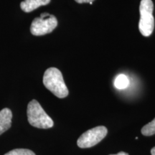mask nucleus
<instances>
[{"instance_id":"nucleus-1","label":"nucleus","mask_w":155,"mask_h":155,"mask_svg":"<svg viewBox=\"0 0 155 155\" xmlns=\"http://www.w3.org/2000/svg\"><path fill=\"white\" fill-rule=\"evenodd\" d=\"M43 84L58 98H63L68 95V89L62 73L56 68H50L46 70L43 75Z\"/></svg>"},{"instance_id":"nucleus-2","label":"nucleus","mask_w":155,"mask_h":155,"mask_svg":"<svg viewBox=\"0 0 155 155\" xmlns=\"http://www.w3.org/2000/svg\"><path fill=\"white\" fill-rule=\"evenodd\" d=\"M28 119L30 124L39 129H50L53 127V119L46 114L38 101L32 100L28 104Z\"/></svg>"},{"instance_id":"nucleus-3","label":"nucleus","mask_w":155,"mask_h":155,"mask_svg":"<svg viewBox=\"0 0 155 155\" xmlns=\"http://www.w3.org/2000/svg\"><path fill=\"white\" fill-rule=\"evenodd\" d=\"M154 4L152 0H141L139 6L140 19L139 30L144 37H149L152 34L154 28V18L153 17Z\"/></svg>"},{"instance_id":"nucleus-4","label":"nucleus","mask_w":155,"mask_h":155,"mask_svg":"<svg viewBox=\"0 0 155 155\" xmlns=\"http://www.w3.org/2000/svg\"><path fill=\"white\" fill-rule=\"evenodd\" d=\"M57 26L58 19L54 15L42 13L40 17H37L32 21L30 32L33 35L41 36L52 32Z\"/></svg>"},{"instance_id":"nucleus-5","label":"nucleus","mask_w":155,"mask_h":155,"mask_svg":"<svg viewBox=\"0 0 155 155\" xmlns=\"http://www.w3.org/2000/svg\"><path fill=\"white\" fill-rule=\"evenodd\" d=\"M107 132V129L104 126H99L89 129L83 133L78 139V146L83 149L94 147L105 138Z\"/></svg>"},{"instance_id":"nucleus-6","label":"nucleus","mask_w":155,"mask_h":155,"mask_svg":"<svg viewBox=\"0 0 155 155\" xmlns=\"http://www.w3.org/2000/svg\"><path fill=\"white\" fill-rule=\"evenodd\" d=\"M12 113L9 108H3L0 111V135L7 131L12 126Z\"/></svg>"},{"instance_id":"nucleus-7","label":"nucleus","mask_w":155,"mask_h":155,"mask_svg":"<svg viewBox=\"0 0 155 155\" xmlns=\"http://www.w3.org/2000/svg\"><path fill=\"white\" fill-rule=\"evenodd\" d=\"M51 0H25L21 2L20 7L25 12H31L41 6L47 5Z\"/></svg>"},{"instance_id":"nucleus-8","label":"nucleus","mask_w":155,"mask_h":155,"mask_svg":"<svg viewBox=\"0 0 155 155\" xmlns=\"http://www.w3.org/2000/svg\"><path fill=\"white\" fill-rule=\"evenodd\" d=\"M129 85V78L124 74H119L117 75L114 81V86L119 90H123L127 88Z\"/></svg>"},{"instance_id":"nucleus-9","label":"nucleus","mask_w":155,"mask_h":155,"mask_svg":"<svg viewBox=\"0 0 155 155\" xmlns=\"http://www.w3.org/2000/svg\"><path fill=\"white\" fill-rule=\"evenodd\" d=\"M141 134L146 137L154 135L155 134V118L154 120L144 126L141 129Z\"/></svg>"},{"instance_id":"nucleus-10","label":"nucleus","mask_w":155,"mask_h":155,"mask_svg":"<svg viewBox=\"0 0 155 155\" xmlns=\"http://www.w3.org/2000/svg\"><path fill=\"white\" fill-rule=\"evenodd\" d=\"M5 155H36L35 153L30 150L26 149H15L6 153Z\"/></svg>"},{"instance_id":"nucleus-11","label":"nucleus","mask_w":155,"mask_h":155,"mask_svg":"<svg viewBox=\"0 0 155 155\" xmlns=\"http://www.w3.org/2000/svg\"><path fill=\"white\" fill-rule=\"evenodd\" d=\"M77 3L83 4V3H93V2L95 0H75Z\"/></svg>"},{"instance_id":"nucleus-12","label":"nucleus","mask_w":155,"mask_h":155,"mask_svg":"<svg viewBox=\"0 0 155 155\" xmlns=\"http://www.w3.org/2000/svg\"><path fill=\"white\" fill-rule=\"evenodd\" d=\"M110 155H129L128 153H126L124 152H119L118 154H110Z\"/></svg>"},{"instance_id":"nucleus-13","label":"nucleus","mask_w":155,"mask_h":155,"mask_svg":"<svg viewBox=\"0 0 155 155\" xmlns=\"http://www.w3.org/2000/svg\"><path fill=\"white\" fill-rule=\"evenodd\" d=\"M151 154H152V155H155V147H153L152 150H151Z\"/></svg>"}]
</instances>
